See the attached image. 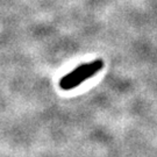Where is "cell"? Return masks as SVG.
Wrapping results in <instances>:
<instances>
[{"label": "cell", "mask_w": 157, "mask_h": 157, "mask_svg": "<svg viewBox=\"0 0 157 157\" xmlns=\"http://www.w3.org/2000/svg\"><path fill=\"white\" fill-rule=\"evenodd\" d=\"M104 67L102 59H95L92 62L80 64L75 70L67 73L59 80V87L63 91H70L76 89L77 86L92 78L95 73H98Z\"/></svg>", "instance_id": "obj_1"}]
</instances>
